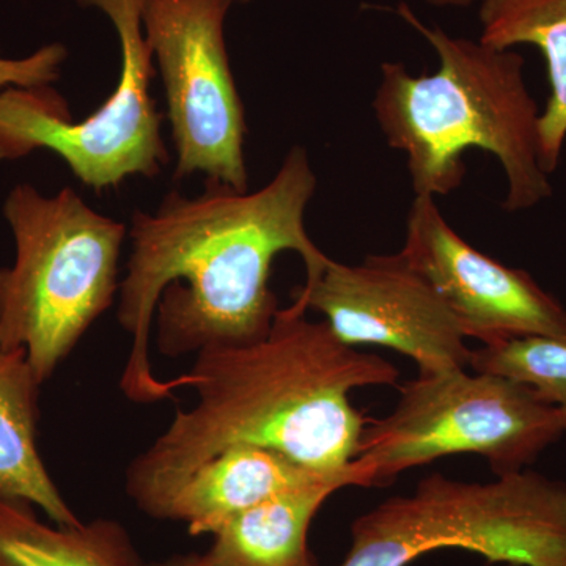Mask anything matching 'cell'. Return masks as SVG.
Here are the masks:
<instances>
[{
    "label": "cell",
    "instance_id": "obj_1",
    "mask_svg": "<svg viewBox=\"0 0 566 566\" xmlns=\"http://www.w3.org/2000/svg\"><path fill=\"white\" fill-rule=\"evenodd\" d=\"M315 191L307 153L297 147L259 191L208 180L196 199L174 191L155 212H134L117 312L133 337L120 381L129 400L158 403L185 386L181 376L161 381L153 374L148 340L155 314L156 345L167 357L212 345H248L270 334L279 312L270 286L275 256L296 252L305 282L329 260L305 230Z\"/></svg>",
    "mask_w": 566,
    "mask_h": 566
},
{
    "label": "cell",
    "instance_id": "obj_2",
    "mask_svg": "<svg viewBox=\"0 0 566 566\" xmlns=\"http://www.w3.org/2000/svg\"><path fill=\"white\" fill-rule=\"evenodd\" d=\"M185 385L197 394L126 471V493L145 515L164 510L199 465L232 446L277 450L322 472L352 468L365 420L349 392L394 386L400 371L344 344L326 322L279 308L266 337L196 353Z\"/></svg>",
    "mask_w": 566,
    "mask_h": 566
},
{
    "label": "cell",
    "instance_id": "obj_3",
    "mask_svg": "<svg viewBox=\"0 0 566 566\" xmlns=\"http://www.w3.org/2000/svg\"><path fill=\"white\" fill-rule=\"evenodd\" d=\"M401 17L434 48L439 69L412 76L386 62L374 109L387 144L403 151L416 196H446L464 180V153H491L504 169V208L535 207L553 193L539 156V112L523 55L427 28L403 3Z\"/></svg>",
    "mask_w": 566,
    "mask_h": 566
},
{
    "label": "cell",
    "instance_id": "obj_4",
    "mask_svg": "<svg viewBox=\"0 0 566 566\" xmlns=\"http://www.w3.org/2000/svg\"><path fill=\"white\" fill-rule=\"evenodd\" d=\"M3 214L17 259L0 270V345L24 348L43 385L114 304L128 232L70 188L44 197L17 186Z\"/></svg>",
    "mask_w": 566,
    "mask_h": 566
},
{
    "label": "cell",
    "instance_id": "obj_5",
    "mask_svg": "<svg viewBox=\"0 0 566 566\" xmlns=\"http://www.w3.org/2000/svg\"><path fill=\"white\" fill-rule=\"evenodd\" d=\"M446 547L490 564L566 566V485L532 471L465 483L424 476L354 521L338 566H408Z\"/></svg>",
    "mask_w": 566,
    "mask_h": 566
},
{
    "label": "cell",
    "instance_id": "obj_6",
    "mask_svg": "<svg viewBox=\"0 0 566 566\" xmlns=\"http://www.w3.org/2000/svg\"><path fill=\"white\" fill-rule=\"evenodd\" d=\"M565 434L556 406L506 376L464 370L419 375L385 419L365 424L353 468L360 486H382L449 455L485 458L495 475L534 464Z\"/></svg>",
    "mask_w": 566,
    "mask_h": 566
},
{
    "label": "cell",
    "instance_id": "obj_7",
    "mask_svg": "<svg viewBox=\"0 0 566 566\" xmlns=\"http://www.w3.org/2000/svg\"><path fill=\"white\" fill-rule=\"evenodd\" d=\"M106 13L122 44L117 87L85 120L71 122L63 98L51 88L0 93V161L50 150L95 191L115 188L134 175L155 177L169 161L163 115L150 96L153 52L145 39L144 0H77Z\"/></svg>",
    "mask_w": 566,
    "mask_h": 566
},
{
    "label": "cell",
    "instance_id": "obj_8",
    "mask_svg": "<svg viewBox=\"0 0 566 566\" xmlns=\"http://www.w3.org/2000/svg\"><path fill=\"white\" fill-rule=\"evenodd\" d=\"M232 6L233 0H144L142 22L166 91L175 180L200 172L245 192L244 107L223 36Z\"/></svg>",
    "mask_w": 566,
    "mask_h": 566
},
{
    "label": "cell",
    "instance_id": "obj_9",
    "mask_svg": "<svg viewBox=\"0 0 566 566\" xmlns=\"http://www.w3.org/2000/svg\"><path fill=\"white\" fill-rule=\"evenodd\" d=\"M290 307L322 312L346 345L386 346L411 357L419 375L471 365L455 315L401 252L357 264L329 259L314 281L294 290Z\"/></svg>",
    "mask_w": 566,
    "mask_h": 566
},
{
    "label": "cell",
    "instance_id": "obj_10",
    "mask_svg": "<svg viewBox=\"0 0 566 566\" xmlns=\"http://www.w3.org/2000/svg\"><path fill=\"white\" fill-rule=\"evenodd\" d=\"M401 253L434 286L465 338L483 346L524 337L566 340V311L531 274L472 248L433 197L416 196Z\"/></svg>",
    "mask_w": 566,
    "mask_h": 566
},
{
    "label": "cell",
    "instance_id": "obj_11",
    "mask_svg": "<svg viewBox=\"0 0 566 566\" xmlns=\"http://www.w3.org/2000/svg\"><path fill=\"white\" fill-rule=\"evenodd\" d=\"M277 450L240 444L222 450L189 475L164 510L163 521H178L193 536L212 535L233 516L286 491L326 476Z\"/></svg>",
    "mask_w": 566,
    "mask_h": 566
},
{
    "label": "cell",
    "instance_id": "obj_12",
    "mask_svg": "<svg viewBox=\"0 0 566 566\" xmlns=\"http://www.w3.org/2000/svg\"><path fill=\"white\" fill-rule=\"evenodd\" d=\"M346 486H360L354 468L244 510L212 534L205 556L212 566H316L308 527L324 502Z\"/></svg>",
    "mask_w": 566,
    "mask_h": 566
},
{
    "label": "cell",
    "instance_id": "obj_13",
    "mask_svg": "<svg viewBox=\"0 0 566 566\" xmlns=\"http://www.w3.org/2000/svg\"><path fill=\"white\" fill-rule=\"evenodd\" d=\"M40 386L28 352L0 345V497L39 506L55 526H77L40 457Z\"/></svg>",
    "mask_w": 566,
    "mask_h": 566
},
{
    "label": "cell",
    "instance_id": "obj_14",
    "mask_svg": "<svg viewBox=\"0 0 566 566\" xmlns=\"http://www.w3.org/2000/svg\"><path fill=\"white\" fill-rule=\"evenodd\" d=\"M480 21L488 46L531 44L545 57L551 96L539 114V156L551 175L566 140V0H483Z\"/></svg>",
    "mask_w": 566,
    "mask_h": 566
},
{
    "label": "cell",
    "instance_id": "obj_15",
    "mask_svg": "<svg viewBox=\"0 0 566 566\" xmlns=\"http://www.w3.org/2000/svg\"><path fill=\"white\" fill-rule=\"evenodd\" d=\"M32 506L0 497V566H148L117 521L51 527Z\"/></svg>",
    "mask_w": 566,
    "mask_h": 566
},
{
    "label": "cell",
    "instance_id": "obj_16",
    "mask_svg": "<svg viewBox=\"0 0 566 566\" xmlns=\"http://www.w3.org/2000/svg\"><path fill=\"white\" fill-rule=\"evenodd\" d=\"M474 371L515 379L534 389L547 403L556 406L566 434V340L524 337L505 344L472 349Z\"/></svg>",
    "mask_w": 566,
    "mask_h": 566
},
{
    "label": "cell",
    "instance_id": "obj_17",
    "mask_svg": "<svg viewBox=\"0 0 566 566\" xmlns=\"http://www.w3.org/2000/svg\"><path fill=\"white\" fill-rule=\"evenodd\" d=\"M66 59L62 44H50L20 61L0 57V87H48L61 76V65Z\"/></svg>",
    "mask_w": 566,
    "mask_h": 566
},
{
    "label": "cell",
    "instance_id": "obj_18",
    "mask_svg": "<svg viewBox=\"0 0 566 566\" xmlns=\"http://www.w3.org/2000/svg\"><path fill=\"white\" fill-rule=\"evenodd\" d=\"M148 566H212L205 554H175L166 560L155 562Z\"/></svg>",
    "mask_w": 566,
    "mask_h": 566
},
{
    "label": "cell",
    "instance_id": "obj_19",
    "mask_svg": "<svg viewBox=\"0 0 566 566\" xmlns=\"http://www.w3.org/2000/svg\"><path fill=\"white\" fill-rule=\"evenodd\" d=\"M249 2V0H233V3H245Z\"/></svg>",
    "mask_w": 566,
    "mask_h": 566
}]
</instances>
